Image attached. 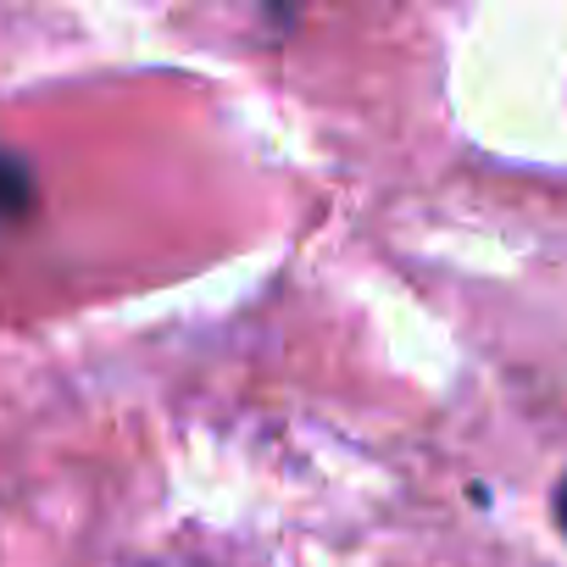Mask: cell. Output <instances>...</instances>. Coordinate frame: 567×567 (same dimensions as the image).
Instances as JSON below:
<instances>
[{"instance_id":"cell-1","label":"cell","mask_w":567,"mask_h":567,"mask_svg":"<svg viewBox=\"0 0 567 567\" xmlns=\"http://www.w3.org/2000/svg\"><path fill=\"white\" fill-rule=\"evenodd\" d=\"M29 212H34V173L12 151H0V223H18Z\"/></svg>"},{"instance_id":"cell-2","label":"cell","mask_w":567,"mask_h":567,"mask_svg":"<svg viewBox=\"0 0 567 567\" xmlns=\"http://www.w3.org/2000/svg\"><path fill=\"white\" fill-rule=\"evenodd\" d=\"M556 517H561V528H567V478H561V489H556Z\"/></svg>"},{"instance_id":"cell-3","label":"cell","mask_w":567,"mask_h":567,"mask_svg":"<svg viewBox=\"0 0 567 567\" xmlns=\"http://www.w3.org/2000/svg\"><path fill=\"white\" fill-rule=\"evenodd\" d=\"M140 567H178V561H140Z\"/></svg>"}]
</instances>
